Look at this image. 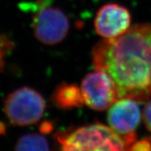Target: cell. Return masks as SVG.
<instances>
[{"instance_id": "cell-1", "label": "cell", "mask_w": 151, "mask_h": 151, "mask_svg": "<svg viewBox=\"0 0 151 151\" xmlns=\"http://www.w3.org/2000/svg\"><path fill=\"white\" fill-rule=\"evenodd\" d=\"M95 70L110 76L118 99L151 97V24H135L120 36L104 39L92 50Z\"/></svg>"}, {"instance_id": "cell-2", "label": "cell", "mask_w": 151, "mask_h": 151, "mask_svg": "<svg viewBox=\"0 0 151 151\" xmlns=\"http://www.w3.org/2000/svg\"><path fill=\"white\" fill-rule=\"evenodd\" d=\"M63 150H125V141L110 127L96 123L55 136Z\"/></svg>"}, {"instance_id": "cell-3", "label": "cell", "mask_w": 151, "mask_h": 151, "mask_svg": "<svg viewBox=\"0 0 151 151\" xmlns=\"http://www.w3.org/2000/svg\"><path fill=\"white\" fill-rule=\"evenodd\" d=\"M46 102L32 88L24 86L12 91L4 101V112L12 124L26 127L35 124L42 117Z\"/></svg>"}, {"instance_id": "cell-4", "label": "cell", "mask_w": 151, "mask_h": 151, "mask_svg": "<svg viewBox=\"0 0 151 151\" xmlns=\"http://www.w3.org/2000/svg\"><path fill=\"white\" fill-rule=\"evenodd\" d=\"M36 11L32 16L34 36L41 43L53 46L61 42L70 30L66 15L57 7L50 6L46 0L36 2Z\"/></svg>"}, {"instance_id": "cell-5", "label": "cell", "mask_w": 151, "mask_h": 151, "mask_svg": "<svg viewBox=\"0 0 151 151\" xmlns=\"http://www.w3.org/2000/svg\"><path fill=\"white\" fill-rule=\"evenodd\" d=\"M142 118L139 103L133 99L120 98L108 109L109 127L117 133L129 147L137 140L136 129Z\"/></svg>"}, {"instance_id": "cell-6", "label": "cell", "mask_w": 151, "mask_h": 151, "mask_svg": "<svg viewBox=\"0 0 151 151\" xmlns=\"http://www.w3.org/2000/svg\"><path fill=\"white\" fill-rule=\"evenodd\" d=\"M85 104L92 109L104 111L118 99L115 84L109 75L95 70L84 76L80 85Z\"/></svg>"}, {"instance_id": "cell-7", "label": "cell", "mask_w": 151, "mask_h": 151, "mask_svg": "<svg viewBox=\"0 0 151 151\" xmlns=\"http://www.w3.org/2000/svg\"><path fill=\"white\" fill-rule=\"evenodd\" d=\"M131 15L127 9L116 3H109L98 10L94 19L96 32L104 39L120 36L130 27Z\"/></svg>"}, {"instance_id": "cell-8", "label": "cell", "mask_w": 151, "mask_h": 151, "mask_svg": "<svg viewBox=\"0 0 151 151\" xmlns=\"http://www.w3.org/2000/svg\"><path fill=\"white\" fill-rule=\"evenodd\" d=\"M51 100L56 107L62 109L80 108L85 104L80 86L68 83L57 86L52 93Z\"/></svg>"}, {"instance_id": "cell-9", "label": "cell", "mask_w": 151, "mask_h": 151, "mask_svg": "<svg viewBox=\"0 0 151 151\" xmlns=\"http://www.w3.org/2000/svg\"><path fill=\"white\" fill-rule=\"evenodd\" d=\"M50 143L39 133H28L20 137L15 146L16 150H49Z\"/></svg>"}, {"instance_id": "cell-10", "label": "cell", "mask_w": 151, "mask_h": 151, "mask_svg": "<svg viewBox=\"0 0 151 151\" xmlns=\"http://www.w3.org/2000/svg\"><path fill=\"white\" fill-rule=\"evenodd\" d=\"M12 44L2 34H0V72H2L6 63V56L12 49Z\"/></svg>"}, {"instance_id": "cell-11", "label": "cell", "mask_w": 151, "mask_h": 151, "mask_svg": "<svg viewBox=\"0 0 151 151\" xmlns=\"http://www.w3.org/2000/svg\"><path fill=\"white\" fill-rule=\"evenodd\" d=\"M128 150L136 151H151V138L147 137L139 140H136L129 147Z\"/></svg>"}, {"instance_id": "cell-12", "label": "cell", "mask_w": 151, "mask_h": 151, "mask_svg": "<svg viewBox=\"0 0 151 151\" xmlns=\"http://www.w3.org/2000/svg\"><path fill=\"white\" fill-rule=\"evenodd\" d=\"M143 122L147 130L151 133V99L148 100L146 104L142 114Z\"/></svg>"}, {"instance_id": "cell-13", "label": "cell", "mask_w": 151, "mask_h": 151, "mask_svg": "<svg viewBox=\"0 0 151 151\" xmlns=\"http://www.w3.org/2000/svg\"><path fill=\"white\" fill-rule=\"evenodd\" d=\"M52 124L51 122L46 121L41 124L40 126V131L42 133H48L50 131H52Z\"/></svg>"}]
</instances>
